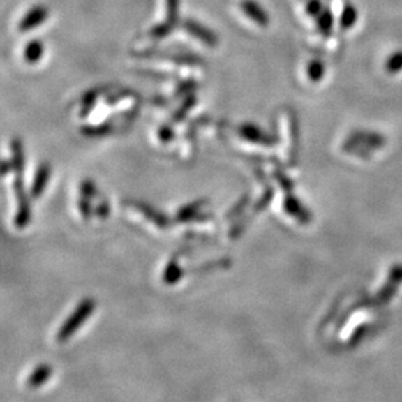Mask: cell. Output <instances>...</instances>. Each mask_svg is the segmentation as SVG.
Instances as JSON below:
<instances>
[{"mask_svg": "<svg viewBox=\"0 0 402 402\" xmlns=\"http://www.w3.org/2000/svg\"><path fill=\"white\" fill-rule=\"evenodd\" d=\"M94 308H96V302L93 299H90V298L84 299L76 307L75 313L69 315L67 322L60 327L58 335H57L59 343H66L70 336L75 335L80 326L87 322V318L94 311Z\"/></svg>", "mask_w": 402, "mask_h": 402, "instance_id": "1", "label": "cell"}, {"mask_svg": "<svg viewBox=\"0 0 402 402\" xmlns=\"http://www.w3.org/2000/svg\"><path fill=\"white\" fill-rule=\"evenodd\" d=\"M13 191L16 193V198H17V203H19V209H17V214L15 218V224L17 228L22 230L28 225L30 221L29 198L25 193L22 174H16V177L13 180Z\"/></svg>", "mask_w": 402, "mask_h": 402, "instance_id": "2", "label": "cell"}, {"mask_svg": "<svg viewBox=\"0 0 402 402\" xmlns=\"http://www.w3.org/2000/svg\"><path fill=\"white\" fill-rule=\"evenodd\" d=\"M182 28H184L185 31H188L192 37L198 39L200 42H202L206 46L215 47L218 45V42H219L218 36L212 30L209 29L204 25H202L201 22H198L195 20H185L182 22Z\"/></svg>", "mask_w": 402, "mask_h": 402, "instance_id": "3", "label": "cell"}, {"mask_svg": "<svg viewBox=\"0 0 402 402\" xmlns=\"http://www.w3.org/2000/svg\"><path fill=\"white\" fill-rule=\"evenodd\" d=\"M47 17L48 10L45 6H34L20 20L19 30L21 33H28L30 30L37 29L39 25L45 24Z\"/></svg>", "mask_w": 402, "mask_h": 402, "instance_id": "4", "label": "cell"}, {"mask_svg": "<svg viewBox=\"0 0 402 402\" xmlns=\"http://www.w3.org/2000/svg\"><path fill=\"white\" fill-rule=\"evenodd\" d=\"M239 7L242 12L259 27H267L269 24L267 12L263 10V7L255 0H242Z\"/></svg>", "mask_w": 402, "mask_h": 402, "instance_id": "5", "label": "cell"}, {"mask_svg": "<svg viewBox=\"0 0 402 402\" xmlns=\"http://www.w3.org/2000/svg\"><path fill=\"white\" fill-rule=\"evenodd\" d=\"M50 164L42 163L37 170V173L34 176V181H33V186L30 189V197L33 200H38L39 197L42 195V193L45 192L46 186H47L48 179H50Z\"/></svg>", "mask_w": 402, "mask_h": 402, "instance_id": "6", "label": "cell"}, {"mask_svg": "<svg viewBox=\"0 0 402 402\" xmlns=\"http://www.w3.org/2000/svg\"><path fill=\"white\" fill-rule=\"evenodd\" d=\"M239 134L246 141L251 144H269V138L268 135L263 133L262 129H259L257 125L254 124H242L239 128Z\"/></svg>", "mask_w": 402, "mask_h": 402, "instance_id": "7", "label": "cell"}, {"mask_svg": "<svg viewBox=\"0 0 402 402\" xmlns=\"http://www.w3.org/2000/svg\"><path fill=\"white\" fill-rule=\"evenodd\" d=\"M204 201H195L193 203H189L186 206H184L180 211L177 212L176 219L179 221H203V219H209L210 216H201L200 214L202 206H203Z\"/></svg>", "mask_w": 402, "mask_h": 402, "instance_id": "8", "label": "cell"}, {"mask_svg": "<svg viewBox=\"0 0 402 402\" xmlns=\"http://www.w3.org/2000/svg\"><path fill=\"white\" fill-rule=\"evenodd\" d=\"M45 55V46L38 39H33L24 48V60L28 64H37Z\"/></svg>", "mask_w": 402, "mask_h": 402, "instance_id": "9", "label": "cell"}, {"mask_svg": "<svg viewBox=\"0 0 402 402\" xmlns=\"http://www.w3.org/2000/svg\"><path fill=\"white\" fill-rule=\"evenodd\" d=\"M134 207H137L138 210L144 214L147 219L154 221L158 227H161V228H167V227H168V219L164 216L163 214H161L159 211H156L155 209H153V207H150L149 204L140 203V202H134Z\"/></svg>", "mask_w": 402, "mask_h": 402, "instance_id": "10", "label": "cell"}, {"mask_svg": "<svg viewBox=\"0 0 402 402\" xmlns=\"http://www.w3.org/2000/svg\"><path fill=\"white\" fill-rule=\"evenodd\" d=\"M334 24H335V17H334V13L329 10H323L316 16V28L325 37L332 33Z\"/></svg>", "mask_w": 402, "mask_h": 402, "instance_id": "11", "label": "cell"}, {"mask_svg": "<svg viewBox=\"0 0 402 402\" xmlns=\"http://www.w3.org/2000/svg\"><path fill=\"white\" fill-rule=\"evenodd\" d=\"M51 367L48 364H39L38 367L34 370V373L28 378V387L29 388H38L42 384L47 382L48 378L51 376Z\"/></svg>", "mask_w": 402, "mask_h": 402, "instance_id": "12", "label": "cell"}, {"mask_svg": "<svg viewBox=\"0 0 402 402\" xmlns=\"http://www.w3.org/2000/svg\"><path fill=\"white\" fill-rule=\"evenodd\" d=\"M357 21H358V10H357L355 6H352V4H346L344 8H343V10H341L340 20H338L340 29H352V28L355 27V24H357Z\"/></svg>", "mask_w": 402, "mask_h": 402, "instance_id": "13", "label": "cell"}, {"mask_svg": "<svg viewBox=\"0 0 402 402\" xmlns=\"http://www.w3.org/2000/svg\"><path fill=\"white\" fill-rule=\"evenodd\" d=\"M182 276V269L179 266V262H177V257L174 255L167 265V267L164 269L163 274V281L165 284L168 285H173L176 283L180 281V278Z\"/></svg>", "mask_w": 402, "mask_h": 402, "instance_id": "14", "label": "cell"}, {"mask_svg": "<svg viewBox=\"0 0 402 402\" xmlns=\"http://www.w3.org/2000/svg\"><path fill=\"white\" fill-rule=\"evenodd\" d=\"M10 147H12V151H13L12 167H13L16 174H22V172H24V150H22V142L16 138V140L12 141Z\"/></svg>", "mask_w": 402, "mask_h": 402, "instance_id": "15", "label": "cell"}, {"mask_svg": "<svg viewBox=\"0 0 402 402\" xmlns=\"http://www.w3.org/2000/svg\"><path fill=\"white\" fill-rule=\"evenodd\" d=\"M114 126L110 123H105L100 125H90V126H85L81 129V133L87 137H103V135H108L112 133Z\"/></svg>", "mask_w": 402, "mask_h": 402, "instance_id": "16", "label": "cell"}, {"mask_svg": "<svg viewBox=\"0 0 402 402\" xmlns=\"http://www.w3.org/2000/svg\"><path fill=\"white\" fill-rule=\"evenodd\" d=\"M326 73V66L320 60H313L307 66V76L311 82H319Z\"/></svg>", "mask_w": 402, "mask_h": 402, "instance_id": "17", "label": "cell"}, {"mask_svg": "<svg viewBox=\"0 0 402 402\" xmlns=\"http://www.w3.org/2000/svg\"><path fill=\"white\" fill-rule=\"evenodd\" d=\"M197 103V98L193 94V93H189L186 98H185V100L182 102L181 105H180V108L174 112V115H173L172 120L174 123H180L181 120H184V117L186 116V114L189 112V110L192 108L193 105Z\"/></svg>", "mask_w": 402, "mask_h": 402, "instance_id": "18", "label": "cell"}, {"mask_svg": "<svg viewBox=\"0 0 402 402\" xmlns=\"http://www.w3.org/2000/svg\"><path fill=\"white\" fill-rule=\"evenodd\" d=\"M165 12H167V19L171 25H176L179 22L180 16V0H165Z\"/></svg>", "mask_w": 402, "mask_h": 402, "instance_id": "19", "label": "cell"}, {"mask_svg": "<svg viewBox=\"0 0 402 402\" xmlns=\"http://www.w3.org/2000/svg\"><path fill=\"white\" fill-rule=\"evenodd\" d=\"M173 25H171L168 21H164V22H161L158 25H154L151 30H150V38L155 39V40H159V39H163L170 36L172 33Z\"/></svg>", "mask_w": 402, "mask_h": 402, "instance_id": "20", "label": "cell"}, {"mask_svg": "<svg viewBox=\"0 0 402 402\" xmlns=\"http://www.w3.org/2000/svg\"><path fill=\"white\" fill-rule=\"evenodd\" d=\"M385 69L389 75H397L402 70V51H397L392 54L387 63H385Z\"/></svg>", "mask_w": 402, "mask_h": 402, "instance_id": "21", "label": "cell"}, {"mask_svg": "<svg viewBox=\"0 0 402 402\" xmlns=\"http://www.w3.org/2000/svg\"><path fill=\"white\" fill-rule=\"evenodd\" d=\"M98 96H99V93L96 90H91V91H89L85 96H82V100H81V103H82L81 116H87L90 112L93 105H96Z\"/></svg>", "mask_w": 402, "mask_h": 402, "instance_id": "22", "label": "cell"}, {"mask_svg": "<svg viewBox=\"0 0 402 402\" xmlns=\"http://www.w3.org/2000/svg\"><path fill=\"white\" fill-rule=\"evenodd\" d=\"M323 8V3L322 0H308L306 4V13L311 17H316Z\"/></svg>", "mask_w": 402, "mask_h": 402, "instance_id": "23", "label": "cell"}, {"mask_svg": "<svg viewBox=\"0 0 402 402\" xmlns=\"http://www.w3.org/2000/svg\"><path fill=\"white\" fill-rule=\"evenodd\" d=\"M96 189L94 182L90 181V180H85L81 184V195L82 197H87V198H93L96 195Z\"/></svg>", "mask_w": 402, "mask_h": 402, "instance_id": "24", "label": "cell"}, {"mask_svg": "<svg viewBox=\"0 0 402 402\" xmlns=\"http://www.w3.org/2000/svg\"><path fill=\"white\" fill-rule=\"evenodd\" d=\"M174 137V133H173L172 126L171 125H163L161 126L159 129V138L163 144H168L171 140Z\"/></svg>", "mask_w": 402, "mask_h": 402, "instance_id": "25", "label": "cell"}, {"mask_svg": "<svg viewBox=\"0 0 402 402\" xmlns=\"http://www.w3.org/2000/svg\"><path fill=\"white\" fill-rule=\"evenodd\" d=\"M249 201V197L248 195H245L241 201L232 209V210L228 211V214H227V219H232V218H236V216H239V212L245 209V206H246V203Z\"/></svg>", "mask_w": 402, "mask_h": 402, "instance_id": "26", "label": "cell"}, {"mask_svg": "<svg viewBox=\"0 0 402 402\" xmlns=\"http://www.w3.org/2000/svg\"><path fill=\"white\" fill-rule=\"evenodd\" d=\"M80 204V211H81V214H82V218L84 219H89L90 218V215H91V207H90V202H89V198L87 197H81V200L78 202Z\"/></svg>", "mask_w": 402, "mask_h": 402, "instance_id": "27", "label": "cell"}, {"mask_svg": "<svg viewBox=\"0 0 402 402\" xmlns=\"http://www.w3.org/2000/svg\"><path fill=\"white\" fill-rule=\"evenodd\" d=\"M108 214H110V206H108V203H107V201L100 202V203L98 204V207H96V215H98V218L107 219V218H108Z\"/></svg>", "mask_w": 402, "mask_h": 402, "instance_id": "28", "label": "cell"}, {"mask_svg": "<svg viewBox=\"0 0 402 402\" xmlns=\"http://www.w3.org/2000/svg\"><path fill=\"white\" fill-rule=\"evenodd\" d=\"M10 168H13V167H12V163H10L8 161H4V163H3V168H1V171H3V174L6 176V174L8 173V171H10Z\"/></svg>", "mask_w": 402, "mask_h": 402, "instance_id": "29", "label": "cell"}]
</instances>
